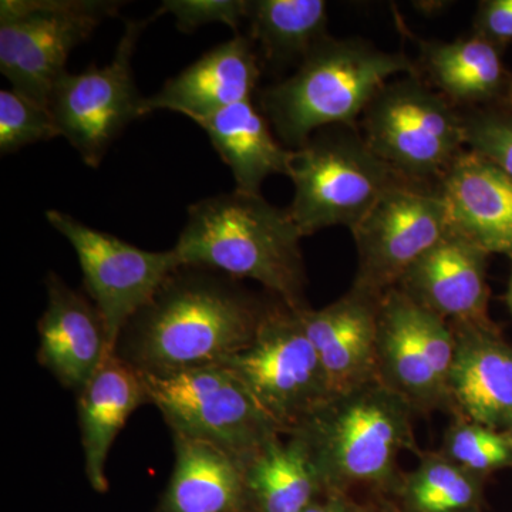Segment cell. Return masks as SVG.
Here are the masks:
<instances>
[{
  "label": "cell",
  "instance_id": "obj_3",
  "mask_svg": "<svg viewBox=\"0 0 512 512\" xmlns=\"http://www.w3.org/2000/svg\"><path fill=\"white\" fill-rule=\"evenodd\" d=\"M416 416L402 397L376 379L330 394L289 436L308 451L325 493L350 497L356 488H369L392 497L403 478L400 454H421Z\"/></svg>",
  "mask_w": 512,
  "mask_h": 512
},
{
  "label": "cell",
  "instance_id": "obj_26",
  "mask_svg": "<svg viewBox=\"0 0 512 512\" xmlns=\"http://www.w3.org/2000/svg\"><path fill=\"white\" fill-rule=\"evenodd\" d=\"M393 497L402 512H481L484 477L439 453H421Z\"/></svg>",
  "mask_w": 512,
  "mask_h": 512
},
{
  "label": "cell",
  "instance_id": "obj_20",
  "mask_svg": "<svg viewBox=\"0 0 512 512\" xmlns=\"http://www.w3.org/2000/svg\"><path fill=\"white\" fill-rule=\"evenodd\" d=\"M76 397L84 471L93 490L106 493L107 458L131 414L150 404L146 383L138 370L113 352Z\"/></svg>",
  "mask_w": 512,
  "mask_h": 512
},
{
  "label": "cell",
  "instance_id": "obj_1",
  "mask_svg": "<svg viewBox=\"0 0 512 512\" xmlns=\"http://www.w3.org/2000/svg\"><path fill=\"white\" fill-rule=\"evenodd\" d=\"M275 301L220 272L183 265L128 320L114 353L143 375L222 365L251 345Z\"/></svg>",
  "mask_w": 512,
  "mask_h": 512
},
{
  "label": "cell",
  "instance_id": "obj_31",
  "mask_svg": "<svg viewBox=\"0 0 512 512\" xmlns=\"http://www.w3.org/2000/svg\"><path fill=\"white\" fill-rule=\"evenodd\" d=\"M474 35L497 45L512 40V0H488L478 8Z\"/></svg>",
  "mask_w": 512,
  "mask_h": 512
},
{
  "label": "cell",
  "instance_id": "obj_6",
  "mask_svg": "<svg viewBox=\"0 0 512 512\" xmlns=\"http://www.w3.org/2000/svg\"><path fill=\"white\" fill-rule=\"evenodd\" d=\"M360 128L367 146L397 174L430 187L467 148L463 113L420 74L390 80L370 101Z\"/></svg>",
  "mask_w": 512,
  "mask_h": 512
},
{
  "label": "cell",
  "instance_id": "obj_9",
  "mask_svg": "<svg viewBox=\"0 0 512 512\" xmlns=\"http://www.w3.org/2000/svg\"><path fill=\"white\" fill-rule=\"evenodd\" d=\"M221 366L241 380L282 436L298 429L332 394L301 315L278 299L251 345Z\"/></svg>",
  "mask_w": 512,
  "mask_h": 512
},
{
  "label": "cell",
  "instance_id": "obj_37",
  "mask_svg": "<svg viewBox=\"0 0 512 512\" xmlns=\"http://www.w3.org/2000/svg\"><path fill=\"white\" fill-rule=\"evenodd\" d=\"M510 100H511V104H512V86H511Z\"/></svg>",
  "mask_w": 512,
  "mask_h": 512
},
{
  "label": "cell",
  "instance_id": "obj_24",
  "mask_svg": "<svg viewBox=\"0 0 512 512\" xmlns=\"http://www.w3.org/2000/svg\"><path fill=\"white\" fill-rule=\"evenodd\" d=\"M421 72L454 106L494 99L504 83V67L495 43L473 35L453 42L421 40Z\"/></svg>",
  "mask_w": 512,
  "mask_h": 512
},
{
  "label": "cell",
  "instance_id": "obj_28",
  "mask_svg": "<svg viewBox=\"0 0 512 512\" xmlns=\"http://www.w3.org/2000/svg\"><path fill=\"white\" fill-rule=\"evenodd\" d=\"M60 136L49 109L26 99L15 90L0 92V153H18L22 148Z\"/></svg>",
  "mask_w": 512,
  "mask_h": 512
},
{
  "label": "cell",
  "instance_id": "obj_34",
  "mask_svg": "<svg viewBox=\"0 0 512 512\" xmlns=\"http://www.w3.org/2000/svg\"><path fill=\"white\" fill-rule=\"evenodd\" d=\"M379 497L380 504H382L383 510L386 512H402L397 504L390 497H384V495H377Z\"/></svg>",
  "mask_w": 512,
  "mask_h": 512
},
{
  "label": "cell",
  "instance_id": "obj_30",
  "mask_svg": "<svg viewBox=\"0 0 512 512\" xmlns=\"http://www.w3.org/2000/svg\"><path fill=\"white\" fill-rule=\"evenodd\" d=\"M249 0H165L154 13L160 18L170 13L180 32L192 33L210 23H224L238 35L248 16Z\"/></svg>",
  "mask_w": 512,
  "mask_h": 512
},
{
  "label": "cell",
  "instance_id": "obj_2",
  "mask_svg": "<svg viewBox=\"0 0 512 512\" xmlns=\"http://www.w3.org/2000/svg\"><path fill=\"white\" fill-rule=\"evenodd\" d=\"M302 238L288 210L261 194L234 190L190 205L173 249L181 265L251 279L292 311L303 312L311 306Z\"/></svg>",
  "mask_w": 512,
  "mask_h": 512
},
{
  "label": "cell",
  "instance_id": "obj_16",
  "mask_svg": "<svg viewBox=\"0 0 512 512\" xmlns=\"http://www.w3.org/2000/svg\"><path fill=\"white\" fill-rule=\"evenodd\" d=\"M383 295L350 286L338 301L299 312L332 394L377 377V332Z\"/></svg>",
  "mask_w": 512,
  "mask_h": 512
},
{
  "label": "cell",
  "instance_id": "obj_21",
  "mask_svg": "<svg viewBox=\"0 0 512 512\" xmlns=\"http://www.w3.org/2000/svg\"><path fill=\"white\" fill-rule=\"evenodd\" d=\"M174 468L158 512H251L244 466L205 441L173 434Z\"/></svg>",
  "mask_w": 512,
  "mask_h": 512
},
{
  "label": "cell",
  "instance_id": "obj_25",
  "mask_svg": "<svg viewBox=\"0 0 512 512\" xmlns=\"http://www.w3.org/2000/svg\"><path fill=\"white\" fill-rule=\"evenodd\" d=\"M244 471L251 512H303L325 493L308 451L293 436L266 444Z\"/></svg>",
  "mask_w": 512,
  "mask_h": 512
},
{
  "label": "cell",
  "instance_id": "obj_5",
  "mask_svg": "<svg viewBox=\"0 0 512 512\" xmlns=\"http://www.w3.org/2000/svg\"><path fill=\"white\" fill-rule=\"evenodd\" d=\"M293 151L288 211L303 237L355 228L390 188L409 181L373 153L359 127L323 128Z\"/></svg>",
  "mask_w": 512,
  "mask_h": 512
},
{
  "label": "cell",
  "instance_id": "obj_27",
  "mask_svg": "<svg viewBox=\"0 0 512 512\" xmlns=\"http://www.w3.org/2000/svg\"><path fill=\"white\" fill-rule=\"evenodd\" d=\"M441 453L477 476L512 467V446L503 431L456 417Z\"/></svg>",
  "mask_w": 512,
  "mask_h": 512
},
{
  "label": "cell",
  "instance_id": "obj_17",
  "mask_svg": "<svg viewBox=\"0 0 512 512\" xmlns=\"http://www.w3.org/2000/svg\"><path fill=\"white\" fill-rule=\"evenodd\" d=\"M262 72L264 66L254 43L238 33L208 50L147 97V114L168 110L192 121L204 119L234 104L254 100Z\"/></svg>",
  "mask_w": 512,
  "mask_h": 512
},
{
  "label": "cell",
  "instance_id": "obj_8",
  "mask_svg": "<svg viewBox=\"0 0 512 512\" xmlns=\"http://www.w3.org/2000/svg\"><path fill=\"white\" fill-rule=\"evenodd\" d=\"M123 5L111 0H2L0 72L12 90L49 109L70 53Z\"/></svg>",
  "mask_w": 512,
  "mask_h": 512
},
{
  "label": "cell",
  "instance_id": "obj_7",
  "mask_svg": "<svg viewBox=\"0 0 512 512\" xmlns=\"http://www.w3.org/2000/svg\"><path fill=\"white\" fill-rule=\"evenodd\" d=\"M150 404L171 433L205 441L247 466L281 431L227 367L207 366L171 375H143Z\"/></svg>",
  "mask_w": 512,
  "mask_h": 512
},
{
  "label": "cell",
  "instance_id": "obj_22",
  "mask_svg": "<svg viewBox=\"0 0 512 512\" xmlns=\"http://www.w3.org/2000/svg\"><path fill=\"white\" fill-rule=\"evenodd\" d=\"M194 123L207 133L212 147L228 165L235 190L258 195L272 175L288 177L295 151L279 141L254 100L234 104Z\"/></svg>",
  "mask_w": 512,
  "mask_h": 512
},
{
  "label": "cell",
  "instance_id": "obj_12",
  "mask_svg": "<svg viewBox=\"0 0 512 512\" xmlns=\"http://www.w3.org/2000/svg\"><path fill=\"white\" fill-rule=\"evenodd\" d=\"M46 220L70 242L87 295L106 325L111 352L128 320L158 291L175 269L183 266L174 249L146 251L113 234L99 231L66 212L46 211Z\"/></svg>",
  "mask_w": 512,
  "mask_h": 512
},
{
  "label": "cell",
  "instance_id": "obj_29",
  "mask_svg": "<svg viewBox=\"0 0 512 512\" xmlns=\"http://www.w3.org/2000/svg\"><path fill=\"white\" fill-rule=\"evenodd\" d=\"M463 116L468 150L512 177V116L494 111H471Z\"/></svg>",
  "mask_w": 512,
  "mask_h": 512
},
{
  "label": "cell",
  "instance_id": "obj_32",
  "mask_svg": "<svg viewBox=\"0 0 512 512\" xmlns=\"http://www.w3.org/2000/svg\"><path fill=\"white\" fill-rule=\"evenodd\" d=\"M303 512H355V501L349 495L323 493Z\"/></svg>",
  "mask_w": 512,
  "mask_h": 512
},
{
  "label": "cell",
  "instance_id": "obj_35",
  "mask_svg": "<svg viewBox=\"0 0 512 512\" xmlns=\"http://www.w3.org/2000/svg\"><path fill=\"white\" fill-rule=\"evenodd\" d=\"M505 302H507L508 309H510V313L512 316V271L510 276V282H508L507 293H505Z\"/></svg>",
  "mask_w": 512,
  "mask_h": 512
},
{
  "label": "cell",
  "instance_id": "obj_19",
  "mask_svg": "<svg viewBox=\"0 0 512 512\" xmlns=\"http://www.w3.org/2000/svg\"><path fill=\"white\" fill-rule=\"evenodd\" d=\"M487 252L456 234L421 256L396 288L450 323L490 322Z\"/></svg>",
  "mask_w": 512,
  "mask_h": 512
},
{
  "label": "cell",
  "instance_id": "obj_15",
  "mask_svg": "<svg viewBox=\"0 0 512 512\" xmlns=\"http://www.w3.org/2000/svg\"><path fill=\"white\" fill-rule=\"evenodd\" d=\"M47 305L37 322V362L74 394L80 392L110 355L99 309L56 272L45 279Z\"/></svg>",
  "mask_w": 512,
  "mask_h": 512
},
{
  "label": "cell",
  "instance_id": "obj_36",
  "mask_svg": "<svg viewBox=\"0 0 512 512\" xmlns=\"http://www.w3.org/2000/svg\"><path fill=\"white\" fill-rule=\"evenodd\" d=\"M503 433L505 434V437H507L508 441H510L512 446V419L510 420V423L505 426Z\"/></svg>",
  "mask_w": 512,
  "mask_h": 512
},
{
  "label": "cell",
  "instance_id": "obj_13",
  "mask_svg": "<svg viewBox=\"0 0 512 512\" xmlns=\"http://www.w3.org/2000/svg\"><path fill=\"white\" fill-rule=\"evenodd\" d=\"M350 232L357 252L353 286L383 295L451 231L439 188L404 181Z\"/></svg>",
  "mask_w": 512,
  "mask_h": 512
},
{
  "label": "cell",
  "instance_id": "obj_14",
  "mask_svg": "<svg viewBox=\"0 0 512 512\" xmlns=\"http://www.w3.org/2000/svg\"><path fill=\"white\" fill-rule=\"evenodd\" d=\"M456 339L450 413L503 431L512 419V346L493 322L450 323Z\"/></svg>",
  "mask_w": 512,
  "mask_h": 512
},
{
  "label": "cell",
  "instance_id": "obj_33",
  "mask_svg": "<svg viewBox=\"0 0 512 512\" xmlns=\"http://www.w3.org/2000/svg\"><path fill=\"white\" fill-rule=\"evenodd\" d=\"M355 512H386L380 504L379 497L376 495L375 503L357 504L355 503Z\"/></svg>",
  "mask_w": 512,
  "mask_h": 512
},
{
  "label": "cell",
  "instance_id": "obj_23",
  "mask_svg": "<svg viewBox=\"0 0 512 512\" xmlns=\"http://www.w3.org/2000/svg\"><path fill=\"white\" fill-rule=\"evenodd\" d=\"M247 20L262 66L275 73L298 67L329 36L323 0H249Z\"/></svg>",
  "mask_w": 512,
  "mask_h": 512
},
{
  "label": "cell",
  "instance_id": "obj_11",
  "mask_svg": "<svg viewBox=\"0 0 512 512\" xmlns=\"http://www.w3.org/2000/svg\"><path fill=\"white\" fill-rule=\"evenodd\" d=\"M456 339L450 322L399 288L382 296L377 332V377L420 414L450 412L448 379Z\"/></svg>",
  "mask_w": 512,
  "mask_h": 512
},
{
  "label": "cell",
  "instance_id": "obj_4",
  "mask_svg": "<svg viewBox=\"0 0 512 512\" xmlns=\"http://www.w3.org/2000/svg\"><path fill=\"white\" fill-rule=\"evenodd\" d=\"M419 70L404 53L386 52L365 39L328 36L295 73L259 89L256 104L279 141L299 150L323 128L359 127L357 120L390 80Z\"/></svg>",
  "mask_w": 512,
  "mask_h": 512
},
{
  "label": "cell",
  "instance_id": "obj_18",
  "mask_svg": "<svg viewBox=\"0 0 512 512\" xmlns=\"http://www.w3.org/2000/svg\"><path fill=\"white\" fill-rule=\"evenodd\" d=\"M451 234L488 255L512 256V177L487 158L466 150L441 178Z\"/></svg>",
  "mask_w": 512,
  "mask_h": 512
},
{
  "label": "cell",
  "instance_id": "obj_10",
  "mask_svg": "<svg viewBox=\"0 0 512 512\" xmlns=\"http://www.w3.org/2000/svg\"><path fill=\"white\" fill-rule=\"evenodd\" d=\"M153 20L154 16L127 20L109 64H92L82 73L66 72L53 89L49 109L60 136L89 167L99 168L111 144L147 114V97L141 96L134 80L133 57L141 33Z\"/></svg>",
  "mask_w": 512,
  "mask_h": 512
}]
</instances>
